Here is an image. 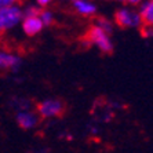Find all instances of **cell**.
Returning a JSON list of instances; mask_svg holds the SVG:
<instances>
[{"instance_id": "cell-14", "label": "cell", "mask_w": 153, "mask_h": 153, "mask_svg": "<svg viewBox=\"0 0 153 153\" xmlns=\"http://www.w3.org/2000/svg\"><path fill=\"white\" fill-rule=\"evenodd\" d=\"M142 32H143V36L145 37H152V26H149V25H143L142 26Z\"/></svg>"}, {"instance_id": "cell-8", "label": "cell", "mask_w": 153, "mask_h": 153, "mask_svg": "<svg viewBox=\"0 0 153 153\" xmlns=\"http://www.w3.org/2000/svg\"><path fill=\"white\" fill-rule=\"evenodd\" d=\"M72 4H73V10L82 17H94L98 11V6L94 0H76Z\"/></svg>"}, {"instance_id": "cell-16", "label": "cell", "mask_w": 153, "mask_h": 153, "mask_svg": "<svg viewBox=\"0 0 153 153\" xmlns=\"http://www.w3.org/2000/svg\"><path fill=\"white\" fill-rule=\"evenodd\" d=\"M116 1H119V3H123V4H124V0H116Z\"/></svg>"}, {"instance_id": "cell-7", "label": "cell", "mask_w": 153, "mask_h": 153, "mask_svg": "<svg viewBox=\"0 0 153 153\" xmlns=\"http://www.w3.org/2000/svg\"><path fill=\"white\" fill-rule=\"evenodd\" d=\"M21 28H22V32L25 33L26 36L29 37H33V36L39 35L40 32L43 30V24L40 21L39 14L37 15H24L21 21Z\"/></svg>"}, {"instance_id": "cell-11", "label": "cell", "mask_w": 153, "mask_h": 153, "mask_svg": "<svg viewBox=\"0 0 153 153\" xmlns=\"http://www.w3.org/2000/svg\"><path fill=\"white\" fill-rule=\"evenodd\" d=\"M94 25H97L100 29H102L103 32L109 33V35H111L112 30H113V21L108 19V18H105V17L98 18V19L95 21V24H94Z\"/></svg>"}, {"instance_id": "cell-6", "label": "cell", "mask_w": 153, "mask_h": 153, "mask_svg": "<svg viewBox=\"0 0 153 153\" xmlns=\"http://www.w3.org/2000/svg\"><path fill=\"white\" fill-rule=\"evenodd\" d=\"M15 120L22 130H33V128L37 127L40 117L36 112L30 111V109H22V111H18Z\"/></svg>"}, {"instance_id": "cell-10", "label": "cell", "mask_w": 153, "mask_h": 153, "mask_svg": "<svg viewBox=\"0 0 153 153\" xmlns=\"http://www.w3.org/2000/svg\"><path fill=\"white\" fill-rule=\"evenodd\" d=\"M39 18H40V21H42L43 26H50V25H53L54 21H55V15H54V13L47 7L46 8H40Z\"/></svg>"}, {"instance_id": "cell-13", "label": "cell", "mask_w": 153, "mask_h": 153, "mask_svg": "<svg viewBox=\"0 0 153 153\" xmlns=\"http://www.w3.org/2000/svg\"><path fill=\"white\" fill-rule=\"evenodd\" d=\"M53 1L54 0H36V6L40 8H46V7H48Z\"/></svg>"}, {"instance_id": "cell-9", "label": "cell", "mask_w": 153, "mask_h": 153, "mask_svg": "<svg viewBox=\"0 0 153 153\" xmlns=\"http://www.w3.org/2000/svg\"><path fill=\"white\" fill-rule=\"evenodd\" d=\"M138 14L143 25L152 26L153 24V0H143L138 6Z\"/></svg>"}, {"instance_id": "cell-2", "label": "cell", "mask_w": 153, "mask_h": 153, "mask_svg": "<svg viewBox=\"0 0 153 153\" xmlns=\"http://www.w3.org/2000/svg\"><path fill=\"white\" fill-rule=\"evenodd\" d=\"M84 43H87L88 46L95 47L97 50L103 54H109L113 51V42H112L111 35L103 32L97 25H93L87 30Z\"/></svg>"}, {"instance_id": "cell-4", "label": "cell", "mask_w": 153, "mask_h": 153, "mask_svg": "<svg viewBox=\"0 0 153 153\" xmlns=\"http://www.w3.org/2000/svg\"><path fill=\"white\" fill-rule=\"evenodd\" d=\"M64 103L58 98H46L37 105L36 113L43 119H55L64 112Z\"/></svg>"}, {"instance_id": "cell-3", "label": "cell", "mask_w": 153, "mask_h": 153, "mask_svg": "<svg viewBox=\"0 0 153 153\" xmlns=\"http://www.w3.org/2000/svg\"><path fill=\"white\" fill-rule=\"evenodd\" d=\"M24 13L19 4L0 8V35L7 33L21 24Z\"/></svg>"}, {"instance_id": "cell-1", "label": "cell", "mask_w": 153, "mask_h": 153, "mask_svg": "<svg viewBox=\"0 0 153 153\" xmlns=\"http://www.w3.org/2000/svg\"><path fill=\"white\" fill-rule=\"evenodd\" d=\"M113 24L126 29H139L143 26L138 10L135 7L127 6V4L116 10L113 17Z\"/></svg>"}, {"instance_id": "cell-15", "label": "cell", "mask_w": 153, "mask_h": 153, "mask_svg": "<svg viewBox=\"0 0 153 153\" xmlns=\"http://www.w3.org/2000/svg\"><path fill=\"white\" fill-rule=\"evenodd\" d=\"M142 1H143V0H124V4L131 6V7H137V6H139Z\"/></svg>"}, {"instance_id": "cell-5", "label": "cell", "mask_w": 153, "mask_h": 153, "mask_svg": "<svg viewBox=\"0 0 153 153\" xmlns=\"http://www.w3.org/2000/svg\"><path fill=\"white\" fill-rule=\"evenodd\" d=\"M22 64L19 54L7 48H0V72H14L18 71Z\"/></svg>"}, {"instance_id": "cell-12", "label": "cell", "mask_w": 153, "mask_h": 153, "mask_svg": "<svg viewBox=\"0 0 153 153\" xmlns=\"http://www.w3.org/2000/svg\"><path fill=\"white\" fill-rule=\"evenodd\" d=\"M18 3H19V0H0V8L11 7V6H15Z\"/></svg>"}, {"instance_id": "cell-17", "label": "cell", "mask_w": 153, "mask_h": 153, "mask_svg": "<svg viewBox=\"0 0 153 153\" xmlns=\"http://www.w3.org/2000/svg\"><path fill=\"white\" fill-rule=\"evenodd\" d=\"M65 1H71V3H73V1H76V0H65Z\"/></svg>"}]
</instances>
